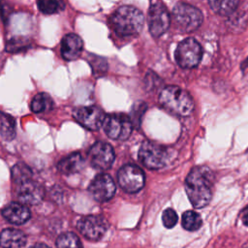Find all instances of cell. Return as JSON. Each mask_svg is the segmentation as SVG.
<instances>
[{
    "mask_svg": "<svg viewBox=\"0 0 248 248\" xmlns=\"http://www.w3.org/2000/svg\"><path fill=\"white\" fill-rule=\"evenodd\" d=\"M213 173L206 167L192 169L185 179V191L192 205L196 208L205 206L212 198Z\"/></svg>",
    "mask_w": 248,
    "mask_h": 248,
    "instance_id": "1",
    "label": "cell"
},
{
    "mask_svg": "<svg viewBox=\"0 0 248 248\" xmlns=\"http://www.w3.org/2000/svg\"><path fill=\"white\" fill-rule=\"evenodd\" d=\"M142 13L133 6L118 8L110 17L113 31L120 37H132L138 35L143 26Z\"/></svg>",
    "mask_w": 248,
    "mask_h": 248,
    "instance_id": "2",
    "label": "cell"
},
{
    "mask_svg": "<svg viewBox=\"0 0 248 248\" xmlns=\"http://www.w3.org/2000/svg\"><path fill=\"white\" fill-rule=\"evenodd\" d=\"M159 102L165 109L179 116H187L194 109V102L190 94L175 85L165 87L160 93Z\"/></svg>",
    "mask_w": 248,
    "mask_h": 248,
    "instance_id": "3",
    "label": "cell"
},
{
    "mask_svg": "<svg viewBox=\"0 0 248 248\" xmlns=\"http://www.w3.org/2000/svg\"><path fill=\"white\" fill-rule=\"evenodd\" d=\"M172 18L179 30L189 33L200 27L203 16L198 8L186 3H177L172 10Z\"/></svg>",
    "mask_w": 248,
    "mask_h": 248,
    "instance_id": "4",
    "label": "cell"
},
{
    "mask_svg": "<svg viewBox=\"0 0 248 248\" xmlns=\"http://www.w3.org/2000/svg\"><path fill=\"white\" fill-rule=\"evenodd\" d=\"M139 159L147 169L158 170L166 166L170 159V153L166 147L153 141L145 140L140 147Z\"/></svg>",
    "mask_w": 248,
    "mask_h": 248,
    "instance_id": "5",
    "label": "cell"
},
{
    "mask_svg": "<svg viewBox=\"0 0 248 248\" xmlns=\"http://www.w3.org/2000/svg\"><path fill=\"white\" fill-rule=\"evenodd\" d=\"M202 55V46L194 38H186L181 41L174 52L177 64L184 69H192L198 66Z\"/></svg>",
    "mask_w": 248,
    "mask_h": 248,
    "instance_id": "6",
    "label": "cell"
},
{
    "mask_svg": "<svg viewBox=\"0 0 248 248\" xmlns=\"http://www.w3.org/2000/svg\"><path fill=\"white\" fill-rule=\"evenodd\" d=\"M103 126L107 136L117 140H127L133 130L131 118L124 113H112L106 116Z\"/></svg>",
    "mask_w": 248,
    "mask_h": 248,
    "instance_id": "7",
    "label": "cell"
},
{
    "mask_svg": "<svg viewBox=\"0 0 248 248\" xmlns=\"http://www.w3.org/2000/svg\"><path fill=\"white\" fill-rule=\"evenodd\" d=\"M119 186L127 193H137L144 185V173L136 165H125L117 173Z\"/></svg>",
    "mask_w": 248,
    "mask_h": 248,
    "instance_id": "8",
    "label": "cell"
},
{
    "mask_svg": "<svg viewBox=\"0 0 248 248\" xmlns=\"http://www.w3.org/2000/svg\"><path fill=\"white\" fill-rule=\"evenodd\" d=\"M114 150L110 144L104 141L95 142L88 152L90 165L100 170L109 169L114 161Z\"/></svg>",
    "mask_w": 248,
    "mask_h": 248,
    "instance_id": "9",
    "label": "cell"
},
{
    "mask_svg": "<svg viewBox=\"0 0 248 248\" xmlns=\"http://www.w3.org/2000/svg\"><path fill=\"white\" fill-rule=\"evenodd\" d=\"M148 27L153 37H160L169 28L170 16L167 8L162 3H154L148 11Z\"/></svg>",
    "mask_w": 248,
    "mask_h": 248,
    "instance_id": "10",
    "label": "cell"
},
{
    "mask_svg": "<svg viewBox=\"0 0 248 248\" xmlns=\"http://www.w3.org/2000/svg\"><path fill=\"white\" fill-rule=\"evenodd\" d=\"M73 116L83 127L93 131L101 128L106 118V114L103 109L96 106L77 108L73 111Z\"/></svg>",
    "mask_w": 248,
    "mask_h": 248,
    "instance_id": "11",
    "label": "cell"
},
{
    "mask_svg": "<svg viewBox=\"0 0 248 248\" xmlns=\"http://www.w3.org/2000/svg\"><path fill=\"white\" fill-rule=\"evenodd\" d=\"M78 230L85 238L99 240L105 235L108 230V223L101 216L89 215L78 222Z\"/></svg>",
    "mask_w": 248,
    "mask_h": 248,
    "instance_id": "12",
    "label": "cell"
},
{
    "mask_svg": "<svg viewBox=\"0 0 248 248\" xmlns=\"http://www.w3.org/2000/svg\"><path fill=\"white\" fill-rule=\"evenodd\" d=\"M94 200L100 202H108L115 193L116 187L112 178L107 173H100L94 177L88 187Z\"/></svg>",
    "mask_w": 248,
    "mask_h": 248,
    "instance_id": "13",
    "label": "cell"
},
{
    "mask_svg": "<svg viewBox=\"0 0 248 248\" xmlns=\"http://www.w3.org/2000/svg\"><path fill=\"white\" fill-rule=\"evenodd\" d=\"M17 197L20 202L25 205L37 204L44 198V189L38 182L31 178L18 184Z\"/></svg>",
    "mask_w": 248,
    "mask_h": 248,
    "instance_id": "14",
    "label": "cell"
},
{
    "mask_svg": "<svg viewBox=\"0 0 248 248\" xmlns=\"http://www.w3.org/2000/svg\"><path fill=\"white\" fill-rule=\"evenodd\" d=\"M83 47L82 40L77 34L66 35L61 42V55L65 60L71 61L79 57Z\"/></svg>",
    "mask_w": 248,
    "mask_h": 248,
    "instance_id": "15",
    "label": "cell"
},
{
    "mask_svg": "<svg viewBox=\"0 0 248 248\" xmlns=\"http://www.w3.org/2000/svg\"><path fill=\"white\" fill-rule=\"evenodd\" d=\"M2 215L10 223L21 225L30 218V210L21 202H11L3 208Z\"/></svg>",
    "mask_w": 248,
    "mask_h": 248,
    "instance_id": "16",
    "label": "cell"
},
{
    "mask_svg": "<svg viewBox=\"0 0 248 248\" xmlns=\"http://www.w3.org/2000/svg\"><path fill=\"white\" fill-rule=\"evenodd\" d=\"M25 244L26 236L19 230L8 228L0 233V246L2 248H23Z\"/></svg>",
    "mask_w": 248,
    "mask_h": 248,
    "instance_id": "17",
    "label": "cell"
},
{
    "mask_svg": "<svg viewBox=\"0 0 248 248\" xmlns=\"http://www.w3.org/2000/svg\"><path fill=\"white\" fill-rule=\"evenodd\" d=\"M83 165L84 161L82 156L78 152H76L62 159L58 163L57 169L61 173L70 175L78 172L83 168Z\"/></svg>",
    "mask_w": 248,
    "mask_h": 248,
    "instance_id": "18",
    "label": "cell"
},
{
    "mask_svg": "<svg viewBox=\"0 0 248 248\" xmlns=\"http://www.w3.org/2000/svg\"><path fill=\"white\" fill-rule=\"evenodd\" d=\"M0 136L5 140H12L16 137V121L13 116L0 111Z\"/></svg>",
    "mask_w": 248,
    "mask_h": 248,
    "instance_id": "19",
    "label": "cell"
},
{
    "mask_svg": "<svg viewBox=\"0 0 248 248\" xmlns=\"http://www.w3.org/2000/svg\"><path fill=\"white\" fill-rule=\"evenodd\" d=\"M210 8L220 16L232 15L239 4V0H208Z\"/></svg>",
    "mask_w": 248,
    "mask_h": 248,
    "instance_id": "20",
    "label": "cell"
},
{
    "mask_svg": "<svg viewBox=\"0 0 248 248\" xmlns=\"http://www.w3.org/2000/svg\"><path fill=\"white\" fill-rule=\"evenodd\" d=\"M53 108L52 98L44 92L35 95L31 102V109L36 113L49 111Z\"/></svg>",
    "mask_w": 248,
    "mask_h": 248,
    "instance_id": "21",
    "label": "cell"
},
{
    "mask_svg": "<svg viewBox=\"0 0 248 248\" xmlns=\"http://www.w3.org/2000/svg\"><path fill=\"white\" fill-rule=\"evenodd\" d=\"M202 218L199 213L193 210H188L182 215V226L189 232L197 231L202 226Z\"/></svg>",
    "mask_w": 248,
    "mask_h": 248,
    "instance_id": "22",
    "label": "cell"
},
{
    "mask_svg": "<svg viewBox=\"0 0 248 248\" xmlns=\"http://www.w3.org/2000/svg\"><path fill=\"white\" fill-rule=\"evenodd\" d=\"M31 176H32L31 170L22 163L16 164L12 169V179L17 185L26 180L31 179Z\"/></svg>",
    "mask_w": 248,
    "mask_h": 248,
    "instance_id": "23",
    "label": "cell"
},
{
    "mask_svg": "<svg viewBox=\"0 0 248 248\" xmlns=\"http://www.w3.org/2000/svg\"><path fill=\"white\" fill-rule=\"evenodd\" d=\"M57 248H82L79 238L73 232H65L58 236L56 240Z\"/></svg>",
    "mask_w": 248,
    "mask_h": 248,
    "instance_id": "24",
    "label": "cell"
},
{
    "mask_svg": "<svg viewBox=\"0 0 248 248\" xmlns=\"http://www.w3.org/2000/svg\"><path fill=\"white\" fill-rule=\"evenodd\" d=\"M29 41L22 37H16L11 39L6 44V50L8 52H18L28 47Z\"/></svg>",
    "mask_w": 248,
    "mask_h": 248,
    "instance_id": "25",
    "label": "cell"
},
{
    "mask_svg": "<svg viewBox=\"0 0 248 248\" xmlns=\"http://www.w3.org/2000/svg\"><path fill=\"white\" fill-rule=\"evenodd\" d=\"M37 5L39 10L46 15L57 13L61 6L58 0H38Z\"/></svg>",
    "mask_w": 248,
    "mask_h": 248,
    "instance_id": "26",
    "label": "cell"
},
{
    "mask_svg": "<svg viewBox=\"0 0 248 248\" xmlns=\"http://www.w3.org/2000/svg\"><path fill=\"white\" fill-rule=\"evenodd\" d=\"M178 217L176 212L171 208H167L162 214V221L166 228H173L177 223Z\"/></svg>",
    "mask_w": 248,
    "mask_h": 248,
    "instance_id": "27",
    "label": "cell"
},
{
    "mask_svg": "<svg viewBox=\"0 0 248 248\" xmlns=\"http://www.w3.org/2000/svg\"><path fill=\"white\" fill-rule=\"evenodd\" d=\"M241 220H242V223L248 227V206L242 211Z\"/></svg>",
    "mask_w": 248,
    "mask_h": 248,
    "instance_id": "28",
    "label": "cell"
},
{
    "mask_svg": "<svg viewBox=\"0 0 248 248\" xmlns=\"http://www.w3.org/2000/svg\"><path fill=\"white\" fill-rule=\"evenodd\" d=\"M30 248H49V247L44 243H37V244L31 246Z\"/></svg>",
    "mask_w": 248,
    "mask_h": 248,
    "instance_id": "29",
    "label": "cell"
},
{
    "mask_svg": "<svg viewBox=\"0 0 248 248\" xmlns=\"http://www.w3.org/2000/svg\"><path fill=\"white\" fill-rule=\"evenodd\" d=\"M246 248H248V247H246Z\"/></svg>",
    "mask_w": 248,
    "mask_h": 248,
    "instance_id": "30",
    "label": "cell"
}]
</instances>
